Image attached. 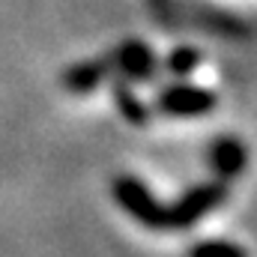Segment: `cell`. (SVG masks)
<instances>
[{"instance_id":"1","label":"cell","mask_w":257,"mask_h":257,"mask_svg":"<svg viewBox=\"0 0 257 257\" xmlns=\"http://www.w3.org/2000/svg\"><path fill=\"white\" fill-rule=\"evenodd\" d=\"M159 3H165L171 12H183L218 30H242L254 27L257 21V0H159Z\"/></svg>"}]
</instances>
